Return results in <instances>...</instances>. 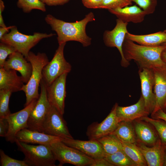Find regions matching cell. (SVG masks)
<instances>
[{"mask_svg":"<svg viewBox=\"0 0 166 166\" xmlns=\"http://www.w3.org/2000/svg\"><path fill=\"white\" fill-rule=\"evenodd\" d=\"M45 20L52 30L57 33L59 45L70 41L79 42L84 47L90 45L91 38L87 35L86 27L89 22L95 20L92 12L86 14L81 20L75 22H65L57 19L50 14L46 16Z\"/></svg>","mask_w":166,"mask_h":166,"instance_id":"obj_1","label":"cell"},{"mask_svg":"<svg viewBox=\"0 0 166 166\" xmlns=\"http://www.w3.org/2000/svg\"><path fill=\"white\" fill-rule=\"evenodd\" d=\"M166 48L164 45L156 46L141 45L125 38L122 50L124 56L127 61L134 60L140 69H152L166 64L161 57L162 52Z\"/></svg>","mask_w":166,"mask_h":166,"instance_id":"obj_2","label":"cell"},{"mask_svg":"<svg viewBox=\"0 0 166 166\" xmlns=\"http://www.w3.org/2000/svg\"><path fill=\"white\" fill-rule=\"evenodd\" d=\"M26 59L31 63L32 69L28 82L24 85L21 89L25 93L26 96L24 107L29 105L33 100L39 98V87L42 78V70L49 61L44 53H38L35 54L30 51Z\"/></svg>","mask_w":166,"mask_h":166,"instance_id":"obj_3","label":"cell"},{"mask_svg":"<svg viewBox=\"0 0 166 166\" xmlns=\"http://www.w3.org/2000/svg\"><path fill=\"white\" fill-rule=\"evenodd\" d=\"M15 143L24 155V160L29 166H55L56 160L50 145H32L17 140Z\"/></svg>","mask_w":166,"mask_h":166,"instance_id":"obj_4","label":"cell"},{"mask_svg":"<svg viewBox=\"0 0 166 166\" xmlns=\"http://www.w3.org/2000/svg\"><path fill=\"white\" fill-rule=\"evenodd\" d=\"M8 33L0 39L1 42L14 47L17 51L27 58L30 50L43 39L51 37L55 34L34 33L32 35H26L19 32L14 26Z\"/></svg>","mask_w":166,"mask_h":166,"instance_id":"obj_5","label":"cell"},{"mask_svg":"<svg viewBox=\"0 0 166 166\" xmlns=\"http://www.w3.org/2000/svg\"><path fill=\"white\" fill-rule=\"evenodd\" d=\"M54 158L59 162V166L69 164L77 166H90L94 159L78 150L69 146L61 141L50 145Z\"/></svg>","mask_w":166,"mask_h":166,"instance_id":"obj_6","label":"cell"},{"mask_svg":"<svg viewBox=\"0 0 166 166\" xmlns=\"http://www.w3.org/2000/svg\"><path fill=\"white\" fill-rule=\"evenodd\" d=\"M66 44L59 45L52 59L43 69L42 79L47 86L50 85L63 74L69 73L71 70V66L64 56V50Z\"/></svg>","mask_w":166,"mask_h":166,"instance_id":"obj_7","label":"cell"},{"mask_svg":"<svg viewBox=\"0 0 166 166\" xmlns=\"http://www.w3.org/2000/svg\"><path fill=\"white\" fill-rule=\"evenodd\" d=\"M40 85L41 93L29 117L27 128L43 132V124L51 105L47 97V85L42 79Z\"/></svg>","mask_w":166,"mask_h":166,"instance_id":"obj_8","label":"cell"},{"mask_svg":"<svg viewBox=\"0 0 166 166\" xmlns=\"http://www.w3.org/2000/svg\"><path fill=\"white\" fill-rule=\"evenodd\" d=\"M63 116L51 105L43 124V132L61 138H73Z\"/></svg>","mask_w":166,"mask_h":166,"instance_id":"obj_9","label":"cell"},{"mask_svg":"<svg viewBox=\"0 0 166 166\" xmlns=\"http://www.w3.org/2000/svg\"><path fill=\"white\" fill-rule=\"evenodd\" d=\"M37 100V99L33 100L22 109L15 113H11L6 117L9 128L5 137L6 141L11 143L15 142L17 133L23 129L27 128L29 117Z\"/></svg>","mask_w":166,"mask_h":166,"instance_id":"obj_10","label":"cell"},{"mask_svg":"<svg viewBox=\"0 0 166 166\" xmlns=\"http://www.w3.org/2000/svg\"><path fill=\"white\" fill-rule=\"evenodd\" d=\"M128 23L124 22L119 19L116 20L115 27L111 30L105 31L103 34V40L105 45L109 47H116L119 52L121 56V65L124 67H127L129 62L124 58L122 50L123 43L126 34Z\"/></svg>","mask_w":166,"mask_h":166,"instance_id":"obj_11","label":"cell"},{"mask_svg":"<svg viewBox=\"0 0 166 166\" xmlns=\"http://www.w3.org/2000/svg\"><path fill=\"white\" fill-rule=\"evenodd\" d=\"M118 105L117 103L115 104L110 112L101 122L93 123L88 127L86 133L89 140H97L112 133L115 130L120 122L116 113Z\"/></svg>","mask_w":166,"mask_h":166,"instance_id":"obj_12","label":"cell"},{"mask_svg":"<svg viewBox=\"0 0 166 166\" xmlns=\"http://www.w3.org/2000/svg\"><path fill=\"white\" fill-rule=\"evenodd\" d=\"M68 73L63 74L46 87L47 97L49 103L63 115L64 113L66 79Z\"/></svg>","mask_w":166,"mask_h":166,"instance_id":"obj_13","label":"cell"},{"mask_svg":"<svg viewBox=\"0 0 166 166\" xmlns=\"http://www.w3.org/2000/svg\"><path fill=\"white\" fill-rule=\"evenodd\" d=\"M140 81L141 95L144 101L146 109L150 114L153 112L156 105V97L153 89L154 76L152 69H140L139 71Z\"/></svg>","mask_w":166,"mask_h":166,"instance_id":"obj_14","label":"cell"},{"mask_svg":"<svg viewBox=\"0 0 166 166\" xmlns=\"http://www.w3.org/2000/svg\"><path fill=\"white\" fill-rule=\"evenodd\" d=\"M136 144L141 152L148 166H162L164 164L166 145L159 139L152 146L149 147L138 140Z\"/></svg>","mask_w":166,"mask_h":166,"instance_id":"obj_15","label":"cell"},{"mask_svg":"<svg viewBox=\"0 0 166 166\" xmlns=\"http://www.w3.org/2000/svg\"><path fill=\"white\" fill-rule=\"evenodd\" d=\"M61 141L66 145L78 150L93 159L104 158L105 154L101 144L97 140L85 141L62 138Z\"/></svg>","mask_w":166,"mask_h":166,"instance_id":"obj_16","label":"cell"},{"mask_svg":"<svg viewBox=\"0 0 166 166\" xmlns=\"http://www.w3.org/2000/svg\"><path fill=\"white\" fill-rule=\"evenodd\" d=\"M152 70L154 76V91L156 97V105L153 113L160 109L164 110L166 106V64Z\"/></svg>","mask_w":166,"mask_h":166,"instance_id":"obj_17","label":"cell"},{"mask_svg":"<svg viewBox=\"0 0 166 166\" xmlns=\"http://www.w3.org/2000/svg\"><path fill=\"white\" fill-rule=\"evenodd\" d=\"M6 69H14L19 72L24 83L28 81L32 72V66L21 53L16 52L6 60L3 67Z\"/></svg>","mask_w":166,"mask_h":166,"instance_id":"obj_18","label":"cell"},{"mask_svg":"<svg viewBox=\"0 0 166 166\" xmlns=\"http://www.w3.org/2000/svg\"><path fill=\"white\" fill-rule=\"evenodd\" d=\"M116 115L119 122H132L149 114L147 111L144 105V99L141 95L135 104L128 106L117 105L116 110Z\"/></svg>","mask_w":166,"mask_h":166,"instance_id":"obj_19","label":"cell"},{"mask_svg":"<svg viewBox=\"0 0 166 166\" xmlns=\"http://www.w3.org/2000/svg\"><path fill=\"white\" fill-rule=\"evenodd\" d=\"M62 138L48 135L43 132L23 129L16 134V139L26 143L50 145L52 143L61 140Z\"/></svg>","mask_w":166,"mask_h":166,"instance_id":"obj_20","label":"cell"},{"mask_svg":"<svg viewBox=\"0 0 166 166\" xmlns=\"http://www.w3.org/2000/svg\"><path fill=\"white\" fill-rule=\"evenodd\" d=\"M108 10L118 19L127 23L130 22L135 23H140L143 21L147 15L143 10L136 5Z\"/></svg>","mask_w":166,"mask_h":166,"instance_id":"obj_21","label":"cell"},{"mask_svg":"<svg viewBox=\"0 0 166 166\" xmlns=\"http://www.w3.org/2000/svg\"><path fill=\"white\" fill-rule=\"evenodd\" d=\"M24 83L17 71L0 68V90L6 89L12 93L21 91Z\"/></svg>","mask_w":166,"mask_h":166,"instance_id":"obj_22","label":"cell"},{"mask_svg":"<svg viewBox=\"0 0 166 166\" xmlns=\"http://www.w3.org/2000/svg\"><path fill=\"white\" fill-rule=\"evenodd\" d=\"M133 121V125L138 140L146 145L152 146L155 144L159 139L151 124L139 119Z\"/></svg>","mask_w":166,"mask_h":166,"instance_id":"obj_23","label":"cell"},{"mask_svg":"<svg viewBox=\"0 0 166 166\" xmlns=\"http://www.w3.org/2000/svg\"><path fill=\"white\" fill-rule=\"evenodd\" d=\"M125 38L140 45L156 46L166 42V32L159 31L145 35H136L128 32Z\"/></svg>","mask_w":166,"mask_h":166,"instance_id":"obj_24","label":"cell"},{"mask_svg":"<svg viewBox=\"0 0 166 166\" xmlns=\"http://www.w3.org/2000/svg\"><path fill=\"white\" fill-rule=\"evenodd\" d=\"M121 142L136 144L137 138L132 122H120L115 130L111 133Z\"/></svg>","mask_w":166,"mask_h":166,"instance_id":"obj_25","label":"cell"},{"mask_svg":"<svg viewBox=\"0 0 166 166\" xmlns=\"http://www.w3.org/2000/svg\"><path fill=\"white\" fill-rule=\"evenodd\" d=\"M101 144L105 153L109 154L123 150L120 140L114 135L110 134L97 140Z\"/></svg>","mask_w":166,"mask_h":166,"instance_id":"obj_26","label":"cell"},{"mask_svg":"<svg viewBox=\"0 0 166 166\" xmlns=\"http://www.w3.org/2000/svg\"><path fill=\"white\" fill-rule=\"evenodd\" d=\"M121 142L123 151L137 166H147L141 152L136 144Z\"/></svg>","mask_w":166,"mask_h":166,"instance_id":"obj_27","label":"cell"},{"mask_svg":"<svg viewBox=\"0 0 166 166\" xmlns=\"http://www.w3.org/2000/svg\"><path fill=\"white\" fill-rule=\"evenodd\" d=\"M104 158L113 166H137L123 150L111 154L105 153Z\"/></svg>","mask_w":166,"mask_h":166,"instance_id":"obj_28","label":"cell"},{"mask_svg":"<svg viewBox=\"0 0 166 166\" xmlns=\"http://www.w3.org/2000/svg\"><path fill=\"white\" fill-rule=\"evenodd\" d=\"M139 119L145 121L152 125L157 131L162 143L166 145L165 121L161 119L150 118L148 116L144 117Z\"/></svg>","mask_w":166,"mask_h":166,"instance_id":"obj_29","label":"cell"},{"mask_svg":"<svg viewBox=\"0 0 166 166\" xmlns=\"http://www.w3.org/2000/svg\"><path fill=\"white\" fill-rule=\"evenodd\" d=\"M18 0L17 5L18 7L22 9L25 13H29L33 9L46 11L45 4L40 0Z\"/></svg>","mask_w":166,"mask_h":166,"instance_id":"obj_30","label":"cell"},{"mask_svg":"<svg viewBox=\"0 0 166 166\" xmlns=\"http://www.w3.org/2000/svg\"><path fill=\"white\" fill-rule=\"evenodd\" d=\"M12 92L8 90H0V118L6 117L11 113L9 108L10 97Z\"/></svg>","mask_w":166,"mask_h":166,"instance_id":"obj_31","label":"cell"},{"mask_svg":"<svg viewBox=\"0 0 166 166\" xmlns=\"http://www.w3.org/2000/svg\"><path fill=\"white\" fill-rule=\"evenodd\" d=\"M132 0H102L100 9L108 10L123 8L132 4Z\"/></svg>","mask_w":166,"mask_h":166,"instance_id":"obj_32","label":"cell"},{"mask_svg":"<svg viewBox=\"0 0 166 166\" xmlns=\"http://www.w3.org/2000/svg\"><path fill=\"white\" fill-rule=\"evenodd\" d=\"M1 166H29L24 160H16L6 155L2 149L0 150Z\"/></svg>","mask_w":166,"mask_h":166,"instance_id":"obj_33","label":"cell"},{"mask_svg":"<svg viewBox=\"0 0 166 166\" xmlns=\"http://www.w3.org/2000/svg\"><path fill=\"white\" fill-rule=\"evenodd\" d=\"M136 3L146 13L153 14L157 4V0H132Z\"/></svg>","mask_w":166,"mask_h":166,"instance_id":"obj_34","label":"cell"},{"mask_svg":"<svg viewBox=\"0 0 166 166\" xmlns=\"http://www.w3.org/2000/svg\"><path fill=\"white\" fill-rule=\"evenodd\" d=\"M17 52L12 45L1 42L0 43V68L3 67L7 56Z\"/></svg>","mask_w":166,"mask_h":166,"instance_id":"obj_35","label":"cell"},{"mask_svg":"<svg viewBox=\"0 0 166 166\" xmlns=\"http://www.w3.org/2000/svg\"><path fill=\"white\" fill-rule=\"evenodd\" d=\"M84 5L91 9H100L102 0H81Z\"/></svg>","mask_w":166,"mask_h":166,"instance_id":"obj_36","label":"cell"},{"mask_svg":"<svg viewBox=\"0 0 166 166\" xmlns=\"http://www.w3.org/2000/svg\"><path fill=\"white\" fill-rule=\"evenodd\" d=\"M9 128V123L6 117L0 118V136L5 137Z\"/></svg>","mask_w":166,"mask_h":166,"instance_id":"obj_37","label":"cell"},{"mask_svg":"<svg viewBox=\"0 0 166 166\" xmlns=\"http://www.w3.org/2000/svg\"><path fill=\"white\" fill-rule=\"evenodd\" d=\"M42 2L49 6L63 5L69 0H40Z\"/></svg>","mask_w":166,"mask_h":166,"instance_id":"obj_38","label":"cell"},{"mask_svg":"<svg viewBox=\"0 0 166 166\" xmlns=\"http://www.w3.org/2000/svg\"><path fill=\"white\" fill-rule=\"evenodd\" d=\"M90 166H113L104 158L94 159Z\"/></svg>","mask_w":166,"mask_h":166,"instance_id":"obj_39","label":"cell"},{"mask_svg":"<svg viewBox=\"0 0 166 166\" xmlns=\"http://www.w3.org/2000/svg\"><path fill=\"white\" fill-rule=\"evenodd\" d=\"M152 118L163 120L166 122V112L164 110L160 109L151 114Z\"/></svg>","mask_w":166,"mask_h":166,"instance_id":"obj_40","label":"cell"},{"mask_svg":"<svg viewBox=\"0 0 166 166\" xmlns=\"http://www.w3.org/2000/svg\"><path fill=\"white\" fill-rule=\"evenodd\" d=\"M5 6L2 0H0V26L2 27H6L2 17V12Z\"/></svg>","mask_w":166,"mask_h":166,"instance_id":"obj_41","label":"cell"},{"mask_svg":"<svg viewBox=\"0 0 166 166\" xmlns=\"http://www.w3.org/2000/svg\"><path fill=\"white\" fill-rule=\"evenodd\" d=\"M14 26H10L8 27H2L0 28V39L6 34L8 33L9 30L14 27Z\"/></svg>","mask_w":166,"mask_h":166,"instance_id":"obj_42","label":"cell"},{"mask_svg":"<svg viewBox=\"0 0 166 166\" xmlns=\"http://www.w3.org/2000/svg\"><path fill=\"white\" fill-rule=\"evenodd\" d=\"M161 57L163 60L166 63V48L162 52Z\"/></svg>","mask_w":166,"mask_h":166,"instance_id":"obj_43","label":"cell"},{"mask_svg":"<svg viewBox=\"0 0 166 166\" xmlns=\"http://www.w3.org/2000/svg\"><path fill=\"white\" fill-rule=\"evenodd\" d=\"M164 165L166 166V154L165 155V161Z\"/></svg>","mask_w":166,"mask_h":166,"instance_id":"obj_44","label":"cell"},{"mask_svg":"<svg viewBox=\"0 0 166 166\" xmlns=\"http://www.w3.org/2000/svg\"><path fill=\"white\" fill-rule=\"evenodd\" d=\"M162 45H166V42L165 43H164V44H163Z\"/></svg>","mask_w":166,"mask_h":166,"instance_id":"obj_45","label":"cell"},{"mask_svg":"<svg viewBox=\"0 0 166 166\" xmlns=\"http://www.w3.org/2000/svg\"><path fill=\"white\" fill-rule=\"evenodd\" d=\"M164 32H166V29L164 31Z\"/></svg>","mask_w":166,"mask_h":166,"instance_id":"obj_46","label":"cell"},{"mask_svg":"<svg viewBox=\"0 0 166 166\" xmlns=\"http://www.w3.org/2000/svg\"><path fill=\"white\" fill-rule=\"evenodd\" d=\"M165 109H166V107H165Z\"/></svg>","mask_w":166,"mask_h":166,"instance_id":"obj_47","label":"cell"},{"mask_svg":"<svg viewBox=\"0 0 166 166\" xmlns=\"http://www.w3.org/2000/svg\"></svg>","mask_w":166,"mask_h":166,"instance_id":"obj_48","label":"cell"}]
</instances>
